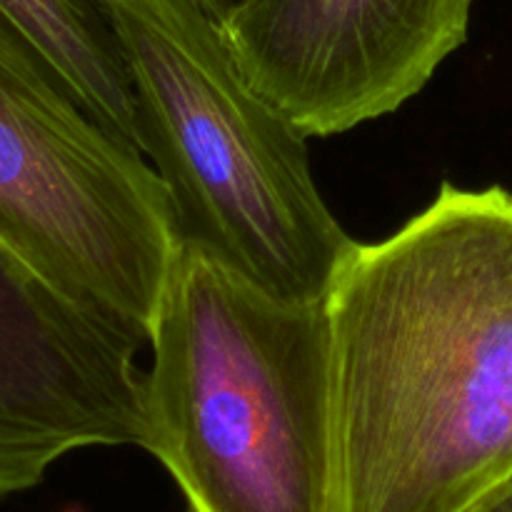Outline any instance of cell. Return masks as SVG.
Returning a JSON list of instances; mask_svg holds the SVG:
<instances>
[{
    "mask_svg": "<svg viewBox=\"0 0 512 512\" xmlns=\"http://www.w3.org/2000/svg\"><path fill=\"white\" fill-rule=\"evenodd\" d=\"M193 3L198 5L200 10H205L210 18H215L220 25H223L225 20L235 13V10L243 8L245 0H193Z\"/></svg>",
    "mask_w": 512,
    "mask_h": 512,
    "instance_id": "obj_9",
    "label": "cell"
},
{
    "mask_svg": "<svg viewBox=\"0 0 512 512\" xmlns=\"http://www.w3.org/2000/svg\"><path fill=\"white\" fill-rule=\"evenodd\" d=\"M473 0H245L223 23L245 78L305 138L413 100L468 40Z\"/></svg>",
    "mask_w": 512,
    "mask_h": 512,
    "instance_id": "obj_5",
    "label": "cell"
},
{
    "mask_svg": "<svg viewBox=\"0 0 512 512\" xmlns=\"http://www.w3.org/2000/svg\"><path fill=\"white\" fill-rule=\"evenodd\" d=\"M140 350L0 240V498L75 450H148Z\"/></svg>",
    "mask_w": 512,
    "mask_h": 512,
    "instance_id": "obj_6",
    "label": "cell"
},
{
    "mask_svg": "<svg viewBox=\"0 0 512 512\" xmlns=\"http://www.w3.org/2000/svg\"><path fill=\"white\" fill-rule=\"evenodd\" d=\"M148 345V453L190 510L338 512L328 298H273L178 245Z\"/></svg>",
    "mask_w": 512,
    "mask_h": 512,
    "instance_id": "obj_2",
    "label": "cell"
},
{
    "mask_svg": "<svg viewBox=\"0 0 512 512\" xmlns=\"http://www.w3.org/2000/svg\"><path fill=\"white\" fill-rule=\"evenodd\" d=\"M338 512H465L512 473V193L440 185L328 293Z\"/></svg>",
    "mask_w": 512,
    "mask_h": 512,
    "instance_id": "obj_1",
    "label": "cell"
},
{
    "mask_svg": "<svg viewBox=\"0 0 512 512\" xmlns=\"http://www.w3.org/2000/svg\"><path fill=\"white\" fill-rule=\"evenodd\" d=\"M465 512H512V473Z\"/></svg>",
    "mask_w": 512,
    "mask_h": 512,
    "instance_id": "obj_8",
    "label": "cell"
},
{
    "mask_svg": "<svg viewBox=\"0 0 512 512\" xmlns=\"http://www.w3.org/2000/svg\"><path fill=\"white\" fill-rule=\"evenodd\" d=\"M0 240L95 318L148 345L178 248L168 193L3 10Z\"/></svg>",
    "mask_w": 512,
    "mask_h": 512,
    "instance_id": "obj_4",
    "label": "cell"
},
{
    "mask_svg": "<svg viewBox=\"0 0 512 512\" xmlns=\"http://www.w3.org/2000/svg\"><path fill=\"white\" fill-rule=\"evenodd\" d=\"M133 90L135 145L178 245L268 295L325 300L358 240L313 180L308 138L250 85L223 25L193 0H105Z\"/></svg>",
    "mask_w": 512,
    "mask_h": 512,
    "instance_id": "obj_3",
    "label": "cell"
},
{
    "mask_svg": "<svg viewBox=\"0 0 512 512\" xmlns=\"http://www.w3.org/2000/svg\"><path fill=\"white\" fill-rule=\"evenodd\" d=\"M0 10L58 70L90 115L135 145L133 90L108 3L0 0Z\"/></svg>",
    "mask_w": 512,
    "mask_h": 512,
    "instance_id": "obj_7",
    "label": "cell"
}]
</instances>
